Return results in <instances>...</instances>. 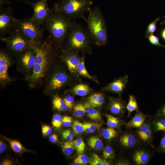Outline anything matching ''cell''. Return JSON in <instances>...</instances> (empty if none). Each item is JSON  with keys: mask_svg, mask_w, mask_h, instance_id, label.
I'll return each instance as SVG.
<instances>
[{"mask_svg": "<svg viewBox=\"0 0 165 165\" xmlns=\"http://www.w3.org/2000/svg\"><path fill=\"white\" fill-rule=\"evenodd\" d=\"M31 47L36 54L35 66L28 78L31 86H33L40 82L48 74L56 55L57 48L51 36L41 42L32 44Z\"/></svg>", "mask_w": 165, "mask_h": 165, "instance_id": "cell-1", "label": "cell"}, {"mask_svg": "<svg viewBox=\"0 0 165 165\" xmlns=\"http://www.w3.org/2000/svg\"><path fill=\"white\" fill-rule=\"evenodd\" d=\"M88 13L85 20L92 42L98 46L105 45L108 38L106 26L99 8H91Z\"/></svg>", "mask_w": 165, "mask_h": 165, "instance_id": "cell-2", "label": "cell"}, {"mask_svg": "<svg viewBox=\"0 0 165 165\" xmlns=\"http://www.w3.org/2000/svg\"><path fill=\"white\" fill-rule=\"evenodd\" d=\"M74 20L64 42L62 52L88 51L93 42L87 29Z\"/></svg>", "mask_w": 165, "mask_h": 165, "instance_id": "cell-3", "label": "cell"}, {"mask_svg": "<svg viewBox=\"0 0 165 165\" xmlns=\"http://www.w3.org/2000/svg\"><path fill=\"white\" fill-rule=\"evenodd\" d=\"M45 24V28L50 34L52 40L58 48L63 46L73 20L54 10Z\"/></svg>", "mask_w": 165, "mask_h": 165, "instance_id": "cell-4", "label": "cell"}, {"mask_svg": "<svg viewBox=\"0 0 165 165\" xmlns=\"http://www.w3.org/2000/svg\"><path fill=\"white\" fill-rule=\"evenodd\" d=\"M91 0H60L54 5L53 9L72 19H86L85 14L91 8Z\"/></svg>", "mask_w": 165, "mask_h": 165, "instance_id": "cell-5", "label": "cell"}, {"mask_svg": "<svg viewBox=\"0 0 165 165\" xmlns=\"http://www.w3.org/2000/svg\"><path fill=\"white\" fill-rule=\"evenodd\" d=\"M16 28L22 33L31 44L43 39L44 29L32 17L16 19Z\"/></svg>", "mask_w": 165, "mask_h": 165, "instance_id": "cell-6", "label": "cell"}, {"mask_svg": "<svg viewBox=\"0 0 165 165\" xmlns=\"http://www.w3.org/2000/svg\"><path fill=\"white\" fill-rule=\"evenodd\" d=\"M0 39L6 43L12 53L18 56L31 47L30 42L16 28L9 36Z\"/></svg>", "mask_w": 165, "mask_h": 165, "instance_id": "cell-7", "label": "cell"}, {"mask_svg": "<svg viewBox=\"0 0 165 165\" xmlns=\"http://www.w3.org/2000/svg\"><path fill=\"white\" fill-rule=\"evenodd\" d=\"M32 7L33 13L31 17L39 25L45 24L54 12L53 8L50 9L47 0H37L29 4Z\"/></svg>", "mask_w": 165, "mask_h": 165, "instance_id": "cell-8", "label": "cell"}, {"mask_svg": "<svg viewBox=\"0 0 165 165\" xmlns=\"http://www.w3.org/2000/svg\"><path fill=\"white\" fill-rule=\"evenodd\" d=\"M16 19L13 16L12 9L9 6L0 7V38L11 33L16 28Z\"/></svg>", "mask_w": 165, "mask_h": 165, "instance_id": "cell-9", "label": "cell"}, {"mask_svg": "<svg viewBox=\"0 0 165 165\" xmlns=\"http://www.w3.org/2000/svg\"><path fill=\"white\" fill-rule=\"evenodd\" d=\"M69 80V77L65 72L57 70L52 74L50 80L45 90L47 93L62 88Z\"/></svg>", "mask_w": 165, "mask_h": 165, "instance_id": "cell-10", "label": "cell"}, {"mask_svg": "<svg viewBox=\"0 0 165 165\" xmlns=\"http://www.w3.org/2000/svg\"><path fill=\"white\" fill-rule=\"evenodd\" d=\"M61 57L72 74L76 76L78 74L77 68L82 57L79 54V52L68 51L62 52Z\"/></svg>", "mask_w": 165, "mask_h": 165, "instance_id": "cell-11", "label": "cell"}, {"mask_svg": "<svg viewBox=\"0 0 165 165\" xmlns=\"http://www.w3.org/2000/svg\"><path fill=\"white\" fill-rule=\"evenodd\" d=\"M19 61L25 71L29 74L32 73L35 65L36 54L31 47L18 56Z\"/></svg>", "mask_w": 165, "mask_h": 165, "instance_id": "cell-12", "label": "cell"}, {"mask_svg": "<svg viewBox=\"0 0 165 165\" xmlns=\"http://www.w3.org/2000/svg\"><path fill=\"white\" fill-rule=\"evenodd\" d=\"M11 64L9 55L6 52L1 50L0 52V81L6 83L10 81L8 74V69Z\"/></svg>", "mask_w": 165, "mask_h": 165, "instance_id": "cell-13", "label": "cell"}, {"mask_svg": "<svg viewBox=\"0 0 165 165\" xmlns=\"http://www.w3.org/2000/svg\"><path fill=\"white\" fill-rule=\"evenodd\" d=\"M128 80V75L120 77L105 86L104 90L120 95L126 87Z\"/></svg>", "mask_w": 165, "mask_h": 165, "instance_id": "cell-14", "label": "cell"}, {"mask_svg": "<svg viewBox=\"0 0 165 165\" xmlns=\"http://www.w3.org/2000/svg\"><path fill=\"white\" fill-rule=\"evenodd\" d=\"M150 124L145 122L137 131L139 139L145 143H149L152 139V132Z\"/></svg>", "mask_w": 165, "mask_h": 165, "instance_id": "cell-15", "label": "cell"}, {"mask_svg": "<svg viewBox=\"0 0 165 165\" xmlns=\"http://www.w3.org/2000/svg\"><path fill=\"white\" fill-rule=\"evenodd\" d=\"M110 100L109 108L112 113L119 115L124 113L126 108V105L123 101L115 98H111Z\"/></svg>", "mask_w": 165, "mask_h": 165, "instance_id": "cell-16", "label": "cell"}, {"mask_svg": "<svg viewBox=\"0 0 165 165\" xmlns=\"http://www.w3.org/2000/svg\"><path fill=\"white\" fill-rule=\"evenodd\" d=\"M120 142L122 145L126 148H131L134 147L137 143L135 135L131 133H126L120 138Z\"/></svg>", "mask_w": 165, "mask_h": 165, "instance_id": "cell-17", "label": "cell"}, {"mask_svg": "<svg viewBox=\"0 0 165 165\" xmlns=\"http://www.w3.org/2000/svg\"><path fill=\"white\" fill-rule=\"evenodd\" d=\"M150 159L149 154L143 150L136 151L134 154L133 160L137 165H145L147 163Z\"/></svg>", "mask_w": 165, "mask_h": 165, "instance_id": "cell-18", "label": "cell"}, {"mask_svg": "<svg viewBox=\"0 0 165 165\" xmlns=\"http://www.w3.org/2000/svg\"><path fill=\"white\" fill-rule=\"evenodd\" d=\"M146 117L142 112L137 111L135 116L127 123L126 126L129 128H138L145 122Z\"/></svg>", "mask_w": 165, "mask_h": 165, "instance_id": "cell-19", "label": "cell"}, {"mask_svg": "<svg viewBox=\"0 0 165 165\" xmlns=\"http://www.w3.org/2000/svg\"><path fill=\"white\" fill-rule=\"evenodd\" d=\"M0 136L8 142L11 147L15 152L18 153H22L30 151L25 148L19 141L8 138L2 135H0Z\"/></svg>", "mask_w": 165, "mask_h": 165, "instance_id": "cell-20", "label": "cell"}, {"mask_svg": "<svg viewBox=\"0 0 165 165\" xmlns=\"http://www.w3.org/2000/svg\"><path fill=\"white\" fill-rule=\"evenodd\" d=\"M105 98L101 93H95L91 95L88 98L87 102L96 108L101 107L104 104Z\"/></svg>", "mask_w": 165, "mask_h": 165, "instance_id": "cell-21", "label": "cell"}, {"mask_svg": "<svg viewBox=\"0 0 165 165\" xmlns=\"http://www.w3.org/2000/svg\"><path fill=\"white\" fill-rule=\"evenodd\" d=\"M84 105L86 108V113L90 119L97 121L101 120V117L100 113L95 107L92 106L87 102L85 103Z\"/></svg>", "mask_w": 165, "mask_h": 165, "instance_id": "cell-22", "label": "cell"}, {"mask_svg": "<svg viewBox=\"0 0 165 165\" xmlns=\"http://www.w3.org/2000/svg\"><path fill=\"white\" fill-rule=\"evenodd\" d=\"M77 71L78 74L83 77L98 83V82L95 77L91 76L87 72L84 63V57L82 56L81 60L77 68Z\"/></svg>", "mask_w": 165, "mask_h": 165, "instance_id": "cell-23", "label": "cell"}, {"mask_svg": "<svg viewBox=\"0 0 165 165\" xmlns=\"http://www.w3.org/2000/svg\"><path fill=\"white\" fill-rule=\"evenodd\" d=\"M72 90V92L77 95L84 96L88 94L90 90L87 85L81 84L75 86Z\"/></svg>", "mask_w": 165, "mask_h": 165, "instance_id": "cell-24", "label": "cell"}, {"mask_svg": "<svg viewBox=\"0 0 165 165\" xmlns=\"http://www.w3.org/2000/svg\"><path fill=\"white\" fill-rule=\"evenodd\" d=\"M53 108L59 111H66L68 109L63 100L59 96H54L53 100Z\"/></svg>", "mask_w": 165, "mask_h": 165, "instance_id": "cell-25", "label": "cell"}, {"mask_svg": "<svg viewBox=\"0 0 165 165\" xmlns=\"http://www.w3.org/2000/svg\"><path fill=\"white\" fill-rule=\"evenodd\" d=\"M152 127L156 132L163 131L165 132V118L156 116L153 122Z\"/></svg>", "mask_w": 165, "mask_h": 165, "instance_id": "cell-26", "label": "cell"}, {"mask_svg": "<svg viewBox=\"0 0 165 165\" xmlns=\"http://www.w3.org/2000/svg\"><path fill=\"white\" fill-rule=\"evenodd\" d=\"M126 108L128 112V116H130L131 113L134 111H138L139 107L136 99L133 95H130L129 101Z\"/></svg>", "mask_w": 165, "mask_h": 165, "instance_id": "cell-27", "label": "cell"}, {"mask_svg": "<svg viewBox=\"0 0 165 165\" xmlns=\"http://www.w3.org/2000/svg\"><path fill=\"white\" fill-rule=\"evenodd\" d=\"M89 145L92 148L97 150L101 149L103 147V144L101 140L96 137H92L88 141Z\"/></svg>", "mask_w": 165, "mask_h": 165, "instance_id": "cell-28", "label": "cell"}, {"mask_svg": "<svg viewBox=\"0 0 165 165\" xmlns=\"http://www.w3.org/2000/svg\"><path fill=\"white\" fill-rule=\"evenodd\" d=\"M101 134L102 136L105 139L110 140L116 138L117 133L114 128L108 127L102 130Z\"/></svg>", "mask_w": 165, "mask_h": 165, "instance_id": "cell-29", "label": "cell"}, {"mask_svg": "<svg viewBox=\"0 0 165 165\" xmlns=\"http://www.w3.org/2000/svg\"><path fill=\"white\" fill-rule=\"evenodd\" d=\"M62 147L64 153L66 156L71 155L75 149L73 141H67L62 145Z\"/></svg>", "mask_w": 165, "mask_h": 165, "instance_id": "cell-30", "label": "cell"}, {"mask_svg": "<svg viewBox=\"0 0 165 165\" xmlns=\"http://www.w3.org/2000/svg\"><path fill=\"white\" fill-rule=\"evenodd\" d=\"M91 165H109L110 163L106 160L100 158L96 153H94L90 161Z\"/></svg>", "mask_w": 165, "mask_h": 165, "instance_id": "cell-31", "label": "cell"}, {"mask_svg": "<svg viewBox=\"0 0 165 165\" xmlns=\"http://www.w3.org/2000/svg\"><path fill=\"white\" fill-rule=\"evenodd\" d=\"M106 117L107 125L108 127L115 128L120 124V120L117 117L109 114L106 115Z\"/></svg>", "mask_w": 165, "mask_h": 165, "instance_id": "cell-32", "label": "cell"}, {"mask_svg": "<svg viewBox=\"0 0 165 165\" xmlns=\"http://www.w3.org/2000/svg\"><path fill=\"white\" fill-rule=\"evenodd\" d=\"M86 113V108L84 105L79 104L74 107V114L77 118L83 117Z\"/></svg>", "mask_w": 165, "mask_h": 165, "instance_id": "cell-33", "label": "cell"}, {"mask_svg": "<svg viewBox=\"0 0 165 165\" xmlns=\"http://www.w3.org/2000/svg\"><path fill=\"white\" fill-rule=\"evenodd\" d=\"M74 145L78 153L79 154H82L86 147L85 144L83 140L81 138H78L73 141Z\"/></svg>", "mask_w": 165, "mask_h": 165, "instance_id": "cell-34", "label": "cell"}, {"mask_svg": "<svg viewBox=\"0 0 165 165\" xmlns=\"http://www.w3.org/2000/svg\"><path fill=\"white\" fill-rule=\"evenodd\" d=\"M160 19V17H158L155 20L150 23L148 25L146 31L145 37L152 35L156 31V24Z\"/></svg>", "mask_w": 165, "mask_h": 165, "instance_id": "cell-35", "label": "cell"}, {"mask_svg": "<svg viewBox=\"0 0 165 165\" xmlns=\"http://www.w3.org/2000/svg\"><path fill=\"white\" fill-rule=\"evenodd\" d=\"M72 128L74 132L76 134L81 133L84 131V124L78 121H74L72 124Z\"/></svg>", "mask_w": 165, "mask_h": 165, "instance_id": "cell-36", "label": "cell"}, {"mask_svg": "<svg viewBox=\"0 0 165 165\" xmlns=\"http://www.w3.org/2000/svg\"><path fill=\"white\" fill-rule=\"evenodd\" d=\"M89 162L88 157L84 154H80L75 160L74 165L85 164Z\"/></svg>", "mask_w": 165, "mask_h": 165, "instance_id": "cell-37", "label": "cell"}, {"mask_svg": "<svg viewBox=\"0 0 165 165\" xmlns=\"http://www.w3.org/2000/svg\"><path fill=\"white\" fill-rule=\"evenodd\" d=\"M52 123L56 128H60L62 124V118L59 114L54 115L53 117Z\"/></svg>", "mask_w": 165, "mask_h": 165, "instance_id": "cell-38", "label": "cell"}, {"mask_svg": "<svg viewBox=\"0 0 165 165\" xmlns=\"http://www.w3.org/2000/svg\"><path fill=\"white\" fill-rule=\"evenodd\" d=\"M63 100L66 106L69 110H72L74 104V97L71 95H67Z\"/></svg>", "mask_w": 165, "mask_h": 165, "instance_id": "cell-39", "label": "cell"}, {"mask_svg": "<svg viewBox=\"0 0 165 165\" xmlns=\"http://www.w3.org/2000/svg\"><path fill=\"white\" fill-rule=\"evenodd\" d=\"M113 150L110 145H108L105 148L103 152V156L105 160L111 158L113 157Z\"/></svg>", "mask_w": 165, "mask_h": 165, "instance_id": "cell-40", "label": "cell"}, {"mask_svg": "<svg viewBox=\"0 0 165 165\" xmlns=\"http://www.w3.org/2000/svg\"><path fill=\"white\" fill-rule=\"evenodd\" d=\"M148 41L151 44L160 47L165 48V46L161 44L160 42L159 38L157 36L151 35L147 37Z\"/></svg>", "mask_w": 165, "mask_h": 165, "instance_id": "cell-41", "label": "cell"}, {"mask_svg": "<svg viewBox=\"0 0 165 165\" xmlns=\"http://www.w3.org/2000/svg\"><path fill=\"white\" fill-rule=\"evenodd\" d=\"M74 135V132L69 129L65 130L62 134L63 138L67 141H72Z\"/></svg>", "mask_w": 165, "mask_h": 165, "instance_id": "cell-42", "label": "cell"}, {"mask_svg": "<svg viewBox=\"0 0 165 165\" xmlns=\"http://www.w3.org/2000/svg\"><path fill=\"white\" fill-rule=\"evenodd\" d=\"M52 128L48 125H42V132L43 136H46L50 135L52 132Z\"/></svg>", "mask_w": 165, "mask_h": 165, "instance_id": "cell-43", "label": "cell"}, {"mask_svg": "<svg viewBox=\"0 0 165 165\" xmlns=\"http://www.w3.org/2000/svg\"><path fill=\"white\" fill-rule=\"evenodd\" d=\"M72 122L71 117L68 116H64L62 118V125L64 127H69L71 125Z\"/></svg>", "mask_w": 165, "mask_h": 165, "instance_id": "cell-44", "label": "cell"}, {"mask_svg": "<svg viewBox=\"0 0 165 165\" xmlns=\"http://www.w3.org/2000/svg\"><path fill=\"white\" fill-rule=\"evenodd\" d=\"M157 150L160 152L165 153V132L161 139Z\"/></svg>", "mask_w": 165, "mask_h": 165, "instance_id": "cell-45", "label": "cell"}, {"mask_svg": "<svg viewBox=\"0 0 165 165\" xmlns=\"http://www.w3.org/2000/svg\"><path fill=\"white\" fill-rule=\"evenodd\" d=\"M156 116L165 118V103L158 110Z\"/></svg>", "mask_w": 165, "mask_h": 165, "instance_id": "cell-46", "label": "cell"}, {"mask_svg": "<svg viewBox=\"0 0 165 165\" xmlns=\"http://www.w3.org/2000/svg\"><path fill=\"white\" fill-rule=\"evenodd\" d=\"M58 140V136L55 134L51 135L49 138L50 141L52 143H55Z\"/></svg>", "mask_w": 165, "mask_h": 165, "instance_id": "cell-47", "label": "cell"}, {"mask_svg": "<svg viewBox=\"0 0 165 165\" xmlns=\"http://www.w3.org/2000/svg\"><path fill=\"white\" fill-rule=\"evenodd\" d=\"M6 145L5 142H4L1 139L0 140V154L6 150Z\"/></svg>", "mask_w": 165, "mask_h": 165, "instance_id": "cell-48", "label": "cell"}, {"mask_svg": "<svg viewBox=\"0 0 165 165\" xmlns=\"http://www.w3.org/2000/svg\"><path fill=\"white\" fill-rule=\"evenodd\" d=\"M85 123L90 129L92 133L94 132L96 130V127L94 124L90 123Z\"/></svg>", "mask_w": 165, "mask_h": 165, "instance_id": "cell-49", "label": "cell"}, {"mask_svg": "<svg viewBox=\"0 0 165 165\" xmlns=\"http://www.w3.org/2000/svg\"><path fill=\"white\" fill-rule=\"evenodd\" d=\"M13 164V161L8 159L4 160L0 163V165H12Z\"/></svg>", "mask_w": 165, "mask_h": 165, "instance_id": "cell-50", "label": "cell"}, {"mask_svg": "<svg viewBox=\"0 0 165 165\" xmlns=\"http://www.w3.org/2000/svg\"><path fill=\"white\" fill-rule=\"evenodd\" d=\"M83 124L84 126V131L87 134L92 133L91 130L85 123H84Z\"/></svg>", "mask_w": 165, "mask_h": 165, "instance_id": "cell-51", "label": "cell"}, {"mask_svg": "<svg viewBox=\"0 0 165 165\" xmlns=\"http://www.w3.org/2000/svg\"><path fill=\"white\" fill-rule=\"evenodd\" d=\"M160 35L162 39L165 41V28L162 29L160 33Z\"/></svg>", "mask_w": 165, "mask_h": 165, "instance_id": "cell-52", "label": "cell"}, {"mask_svg": "<svg viewBox=\"0 0 165 165\" xmlns=\"http://www.w3.org/2000/svg\"><path fill=\"white\" fill-rule=\"evenodd\" d=\"M17 1L24 3L26 4L29 5L31 2L29 0H16Z\"/></svg>", "mask_w": 165, "mask_h": 165, "instance_id": "cell-53", "label": "cell"}, {"mask_svg": "<svg viewBox=\"0 0 165 165\" xmlns=\"http://www.w3.org/2000/svg\"><path fill=\"white\" fill-rule=\"evenodd\" d=\"M163 18L164 19V20L163 22L160 23V24H165V16H163Z\"/></svg>", "mask_w": 165, "mask_h": 165, "instance_id": "cell-54", "label": "cell"}]
</instances>
